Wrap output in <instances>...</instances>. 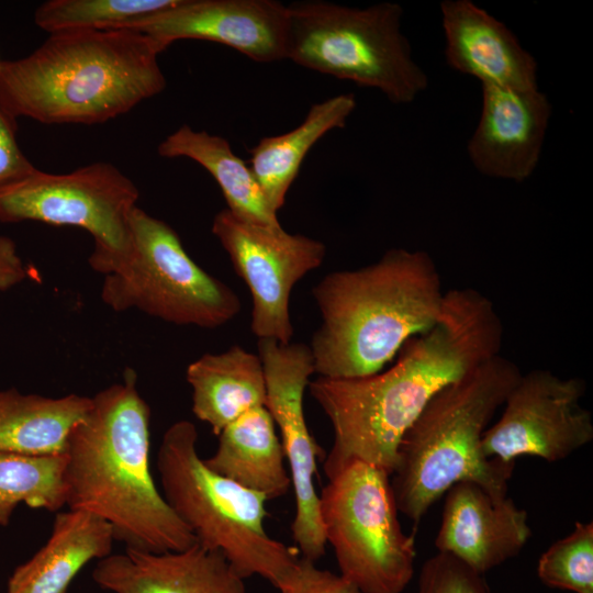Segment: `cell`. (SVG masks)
Masks as SVG:
<instances>
[{
	"label": "cell",
	"mask_w": 593,
	"mask_h": 593,
	"mask_svg": "<svg viewBox=\"0 0 593 593\" xmlns=\"http://www.w3.org/2000/svg\"><path fill=\"white\" fill-rule=\"evenodd\" d=\"M503 323L492 303L472 288L445 292L436 324L401 348L383 372L355 379L318 377L309 382L334 433L324 470L331 477L351 460L392 474L400 443L433 396L485 360L500 355Z\"/></svg>",
	"instance_id": "6da1fadb"
},
{
	"label": "cell",
	"mask_w": 593,
	"mask_h": 593,
	"mask_svg": "<svg viewBox=\"0 0 593 593\" xmlns=\"http://www.w3.org/2000/svg\"><path fill=\"white\" fill-rule=\"evenodd\" d=\"M150 407L125 368L121 382L91 398L66 445V505L104 519L115 540L146 552L197 542L157 489L149 469Z\"/></svg>",
	"instance_id": "7a4b0ae2"
},
{
	"label": "cell",
	"mask_w": 593,
	"mask_h": 593,
	"mask_svg": "<svg viewBox=\"0 0 593 593\" xmlns=\"http://www.w3.org/2000/svg\"><path fill=\"white\" fill-rule=\"evenodd\" d=\"M161 52L131 29L49 34L30 55L0 61V107L15 120L103 123L165 89Z\"/></svg>",
	"instance_id": "3957f363"
},
{
	"label": "cell",
	"mask_w": 593,
	"mask_h": 593,
	"mask_svg": "<svg viewBox=\"0 0 593 593\" xmlns=\"http://www.w3.org/2000/svg\"><path fill=\"white\" fill-rule=\"evenodd\" d=\"M312 294L322 321L309 346L315 373L329 379L380 372L407 340L436 324L445 299L430 255L404 248L331 272Z\"/></svg>",
	"instance_id": "277c9868"
},
{
	"label": "cell",
	"mask_w": 593,
	"mask_h": 593,
	"mask_svg": "<svg viewBox=\"0 0 593 593\" xmlns=\"http://www.w3.org/2000/svg\"><path fill=\"white\" fill-rule=\"evenodd\" d=\"M521 374L501 355L485 360L436 393L405 433L390 482L399 512L415 525L459 482L507 496L515 462L485 457L482 437Z\"/></svg>",
	"instance_id": "5b68a950"
},
{
	"label": "cell",
	"mask_w": 593,
	"mask_h": 593,
	"mask_svg": "<svg viewBox=\"0 0 593 593\" xmlns=\"http://www.w3.org/2000/svg\"><path fill=\"white\" fill-rule=\"evenodd\" d=\"M197 440L187 419L163 435L157 469L166 502L197 541L221 551L242 578L260 575L281 590L296 569L298 550L267 534V497L210 470Z\"/></svg>",
	"instance_id": "8992f818"
},
{
	"label": "cell",
	"mask_w": 593,
	"mask_h": 593,
	"mask_svg": "<svg viewBox=\"0 0 593 593\" xmlns=\"http://www.w3.org/2000/svg\"><path fill=\"white\" fill-rule=\"evenodd\" d=\"M403 9L380 2L353 8L327 1L288 4L286 58L361 87L392 103L413 102L428 87L401 32Z\"/></svg>",
	"instance_id": "52a82bcc"
},
{
	"label": "cell",
	"mask_w": 593,
	"mask_h": 593,
	"mask_svg": "<svg viewBox=\"0 0 593 593\" xmlns=\"http://www.w3.org/2000/svg\"><path fill=\"white\" fill-rule=\"evenodd\" d=\"M100 296L114 312L138 310L176 325L216 328L240 311V300L223 281L187 254L177 232L136 206L125 250L99 266Z\"/></svg>",
	"instance_id": "ba28073f"
},
{
	"label": "cell",
	"mask_w": 593,
	"mask_h": 593,
	"mask_svg": "<svg viewBox=\"0 0 593 593\" xmlns=\"http://www.w3.org/2000/svg\"><path fill=\"white\" fill-rule=\"evenodd\" d=\"M318 499L340 575L361 593H402L414 574L415 538L402 530L390 475L351 460L328 477Z\"/></svg>",
	"instance_id": "9c48e42d"
},
{
	"label": "cell",
	"mask_w": 593,
	"mask_h": 593,
	"mask_svg": "<svg viewBox=\"0 0 593 593\" xmlns=\"http://www.w3.org/2000/svg\"><path fill=\"white\" fill-rule=\"evenodd\" d=\"M138 195L134 182L110 163L57 175L35 169L0 188V221L86 230L94 242L88 258L94 269L127 247L130 216Z\"/></svg>",
	"instance_id": "30bf717a"
},
{
	"label": "cell",
	"mask_w": 593,
	"mask_h": 593,
	"mask_svg": "<svg viewBox=\"0 0 593 593\" xmlns=\"http://www.w3.org/2000/svg\"><path fill=\"white\" fill-rule=\"evenodd\" d=\"M212 233L228 254L234 271L251 296L250 329L258 338L290 343V295L294 284L318 268L326 247L321 240L238 219L227 209L213 219Z\"/></svg>",
	"instance_id": "8fae6325"
},
{
	"label": "cell",
	"mask_w": 593,
	"mask_h": 593,
	"mask_svg": "<svg viewBox=\"0 0 593 593\" xmlns=\"http://www.w3.org/2000/svg\"><path fill=\"white\" fill-rule=\"evenodd\" d=\"M581 378L535 369L522 373L508 392L501 417L482 437L488 458L515 462L522 456L563 460L593 440V417L581 404Z\"/></svg>",
	"instance_id": "7c38bea8"
},
{
	"label": "cell",
	"mask_w": 593,
	"mask_h": 593,
	"mask_svg": "<svg viewBox=\"0 0 593 593\" xmlns=\"http://www.w3.org/2000/svg\"><path fill=\"white\" fill-rule=\"evenodd\" d=\"M257 348L265 374L266 407L279 427L294 491L292 537L302 557L315 562L325 553L326 540L314 485L320 447L303 410L304 392L315 373L313 355L309 345L272 338H258Z\"/></svg>",
	"instance_id": "4fadbf2b"
},
{
	"label": "cell",
	"mask_w": 593,
	"mask_h": 593,
	"mask_svg": "<svg viewBox=\"0 0 593 593\" xmlns=\"http://www.w3.org/2000/svg\"><path fill=\"white\" fill-rule=\"evenodd\" d=\"M120 29L138 31L165 51L179 40L226 45L259 63L286 58L288 4L275 0H177Z\"/></svg>",
	"instance_id": "5bb4252c"
},
{
	"label": "cell",
	"mask_w": 593,
	"mask_h": 593,
	"mask_svg": "<svg viewBox=\"0 0 593 593\" xmlns=\"http://www.w3.org/2000/svg\"><path fill=\"white\" fill-rule=\"evenodd\" d=\"M482 107L467 152L482 175L523 182L536 170L551 116L548 97L537 89L481 85Z\"/></svg>",
	"instance_id": "9a60e30c"
},
{
	"label": "cell",
	"mask_w": 593,
	"mask_h": 593,
	"mask_svg": "<svg viewBox=\"0 0 593 593\" xmlns=\"http://www.w3.org/2000/svg\"><path fill=\"white\" fill-rule=\"evenodd\" d=\"M530 536L527 512L511 497L495 500L463 481L446 492L435 547L484 575L517 556Z\"/></svg>",
	"instance_id": "2e32d148"
},
{
	"label": "cell",
	"mask_w": 593,
	"mask_h": 593,
	"mask_svg": "<svg viewBox=\"0 0 593 593\" xmlns=\"http://www.w3.org/2000/svg\"><path fill=\"white\" fill-rule=\"evenodd\" d=\"M92 579L113 593H246L225 556L198 541L160 553L125 548L100 559Z\"/></svg>",
	"instance_id": "e0dca14e"
},
{
	"label": "cell",
	"mask_w": 593,
	"mask_h": 593,
	"mask_svg": "<svg viewBox=\"0 0 593 593\" xmlns=\"http://www.w3.org/2000/svg\"><path fill=\"white\" fill-rule=\"evenodd\" d=\"M448 66L481 85L537 89L538 66L513 32L470 0L440 3Z\"/></svg>",
	"instance_id": "ac0fdd59"
},
{
	"label": "cell",
	"mask_w": 593,
	"mask_h": 593,
	"mask_svg": "<svg viewBox=\"0 0 593 593\" xmlns=\"http://www.w3.org/2000/svg\"><path fill=\"white\" fill-rule=\"evenodd\" d=\"M114 540L112 527L99 516L60 512L47 542L10 577L7 593H67L87 563L112 553Z\"/></svg>",
	"instance_id": "d6986e66"
},
{
	"label": "cell",
	"mask_w": 593,
	"mask_h": 593,
	"mask_svg": "<svg viewBox=\"0 0 593 593\" xmlns=\"http://www.w3.org/2000/svg\"><path fill=\"white\" fill-rule=\"evenodd\" d=\"M215 452L203 459L213 472L260 493L267 500L284 495L291 477L276 424L266 406H256L219 433Z\"/></svg>",
	"instance_id": "ffe728a7"
},
{
	"label": "cell",
	"mask_w": 593,
	"mask_h": 593,
	"mask_svg": "<svg viewBox=\"0 0 593 593\" xmlns=\"http://www.w3.org/2000/svg\"><path fill=\"white\" fill-rule=\"evenodd\" d=\"M192 412L219 433L256 406H266V382L258 355L238 345L221 354H204L187 367Z\"/></svg>",
	"instance_id": "44dd1931"
},
{
	"label": "cell",
	"mask_w": 593,
	"mask_h": 593,
	"mask_svg": "<svg viewBox=\"0 0 593 593\" xmlns=\"http://www.w3.org/2000/svg\"><path fill=\"white\" fill-rule=\"evenodd\" d=\"M356 108L353 93L313 104L303 122L284 134L262 137L248 161L270 208L278 213L309 150L326 133L342 128Z\"/></svg>",
	"instance_id": "7402d4cb"
},
{
	"label": "cell",
	"mask_w": 593,
	"mask_h": 593,
	"mask_svg": "<svg viewBox=\"0 0 593 593\" xmlns=\"http://www.w3.org/2000/svg\"><path fill=\"white\" fill-rule=\"evenodd\" d=\"M91 398H48L0 391V451L29 456L64 455L69 434L86 416Z\"/></svg>",
	"instance_id": "603a6c76"
},
{
	"label": "cell",
	"mask_w": 593,
	"mask_h": 593,
	"mask_svg": "<svg viewBox=\"0 0 593 593\" xmlns=\"http://www.w3.org/2000/svg\"><path fill=\"white\" fill-rule=\"evenodd\" d=\"M163 157H187L214 178L227 210L240 220L267 226L281 225L270 208L248 163L240 159L227 139L182 125L159 145Z\"/></svg>",
	"instance_id": "cb8c5ba5"
},
{
	"label": "cell",
	"mask_w": 593,
	"mask_h": 593,
	"mask_svg": "<svg viewBox=\"0 0 593 593\" xmlns=\"http://www.w3.org/2000/svg\"><path fill=\"white\" fill-rule=\"evenodd\" d=\"M66 455L29 456L0 451V526L20 503L51 512L66 505Z\"/></svg>",
	"instance_id": "d4e9b609"
},
{
	"label": "cell",
	"mask_w": 593,
	"mask_h": 593,
	"mask_svg": "<svg viewBox=\"0 0 593 593\" xmlns=\"http://www.w3.org/2000/svg\"><path fill=\"white\" fill-rule=\"evenodd\" d=\"M176 2L177 0H49L37 7L34 22L48 34L72 30L120 29Z\"/></svg>",
	"instance_id": "484cf974"
},
{
	"label": "cell",
	"mask_w": 593,
	"mask_h": 593,
	"mask_svg": "<svg viewBox=\"0 0 593 593\" xmlns=\"http://www.w3.org/2000/svg\"><path fill=\"white\" fill-rule=\"evenodd\" d=\"M537 575L552 589L593 593V523L577 522L568 536L555 541L539 558Z\"/></svg>",
	"instance_id": "4316f807"
},
{
	"label": "cell",
	"mask_w": 593,
	"mask_h": 593,
	"mask_svg": "<svg viewBox=\"0 0 593 593\" xmlns=\"http://www.w3.org/2000/svg\"><path fill=\"white\" fill-rule=\"evenodd\" d=\"M417 593H491L484 575L450 555L437 552L419 572Z\"/></svg>",
	"instance_id": "83f0119b"
},
{
	"label": "cell",
	"mask_w": 593,
	"mask_h": 593,
	"mask_svg": "<svg viewBox=\"0 0 593 593\" xmlns=\"http://www.w3.org/2000/svg\"><path fill=\"white\" fill-rule=\"evenodd\" d=\"M281 593H361L343 575L320 569L315 562L300 558L291 580L280 590Z\"/></svg>",
	"instance_id": "f1b7e54d"
},
{
	"label": "cell",
	"mask_w": 593,
	"mask_h": 593,
	"mask_svg": "<svg viewBox=\"0 0 593 593\" xmlns=\"http://www.w3.org/2000/svg\"><path fill=\"white\" fill-rule=\"evenodd\" d=\"M16 127V120L0 107V188L36 169L18 143Z\"/></svg>",
	"instance_id": "f546056e"
},
{
	"label": "cell",
	"mask_w": 593,
	"mask_h": 593,
	"mask_svg": "<svg viewBox=\"0 0 593 593\" xmlns=\"http://www.w3.org/2000/svg\"><path fill=\"white\" fill-rule=\"evenodd\" d=\"M31 276L29 267L18 254L15 243L0 235V291H5Z\"/></svg>",
	"instance_id": "4dcf8cb0"
}]
</instances>
